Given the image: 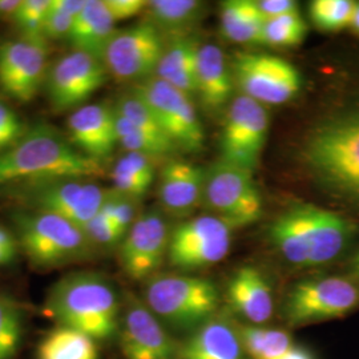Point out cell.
<instances>
[{
  "label": "cell",
  "mask_w": 359,
  "mask_h": 359,
  "mask_svg": "<svg viewBox=\"0 0 359 359\" xmlns=\"http://www.w3.org/2000/svg\"><path fill=\"white\" fill-rule=\"evenodd\" d=\"M103 164L81 154L59 129L40 123L0 154V189L59 179H90Z\"/></svg>",
  "instance_id": "obj_1"
},
{
  "label": "cell",
  "mask_w": 359,
  "mask_h": 359,
  "mask_svg": "<svg viewBox=\"0 0 359 359\" xmlns=\"http://www.w3.org/2000/svg\"><path fill=\"white\" fill-rule=\"evenodd\" d=\"M353 226L346 218L311 204L290 206L269 228L271 244L299 268L332 262L346 248Z\"/></svg>",
  "instance_id": "obj_2"
},
{
  "label": "cell",
  "mask_w": 359,
  "mask_h": 359,
  "mask_svg": "<svg viewBox=\"0 0 359 359\" xmlns=\"http://www.w3.org/2000/svg\"><path fill=\"white\" fill-rule=\"evenodd\" d=\"M46 311L62 327L95 341L111 338L120 326V302L114 285L93 271L69 273L52 285Z\"/></svg>",
  "instance_id": "obj_3"
},
{
  "label": "cell",
  "mask_w": 359,
  "mask_h": 359,
  "mask_svg": "<svg viewBox=\"0 0 359 359\" xmlns=\"http://www.w3.org/2000/svg\"><path fill=\"white\" fill-rule=\"evenodd\" d=\"M304 158L323 187L359 203V109L334 116L314 129Z\"/></svg>",
  "instance_id": "obj_4"
},
{
  "label": "cell",
  "mask_w": 359,
  "mask_h": 359,
  "mask_svg": "<svg viewBox=\"0 0 359 359\" xmlns=\"http://www.w3.org/2000/svg\"><path fill=\"white\" fill-rule=\"evenodd\" d=\"M144 302L160 321L180 330H197L215 318L219 293L203 277L154 274L145 285Z\"/></svg>",
  "instance_id": "obj_5"
},
{
  "label": "cell",
  "mask_w": 359,
  "mask_h": 359,
  "mask_svg": "<svg viewBox=\"0 0 359 359\" xmlns=\"http://www.w3.org/2000/svg\"><path fill=\"white\" fill-rule=\"evenodd\" d=\"M19 248L38 268H57L87 258L92 243L83 228L56 215L23 210L13 215Z\"/></svg>",
  "instance_id": "obj_6"
},
{
  "label": "cell",
  "mask_w": 359,
  "mask_h": 359,
  "mask_svg": "<svg viewBox=\"0 0 359 359\" xmlns=\"http://www.w3.org/2000/svg\"><path fill=\"white\" fill-rule=\"evenodd\" d=\"M27 210H36L65 218L80 228L95 217L103 206L108 191L90 179H59L6 188Z\"/></svg>",
  "instance_id": "obj_7"
},
{
  "label": "cell",
  "mask_w": 359,
  "mask_h": 359,
  "mask_svg": "<svg viewBox=\"0 0 359 359\" xmlns=\"http://www.w3.org/2000/svg\"><path fill=\"white\" fill-rule=\"evenodd\" d=\"M359 305V286L351 278L318 277L295 283L283 302V320L290 326L339 318Z\"/></svg>",
  "instance_id": "obj_8"
},
{
  "label": "cell",
  "mask_w": 359,
  "mask_h": 359,
  "mask_svg": "<svg viewBox=\"0 0 359 359\" xmlns=\"http://www.w3.org/2000/svg\"><path fill=\"white\" fill-rule=\"evenodd\" d=\"M204 197L215 216L233 229L250 225L262 216V198L253 172L222 160L206 172Z\"/></svg>",
  "instance_id": "obj_9"
},
{
  "label": "cell",
  "mask_w": 359,
  "mask_h": 359,
  "mask_svg": "<svg viewBox=\"0 0 359 359\" xmlns=\"http://www.w3.org/2000/svg\"><path fill=\"white\" fill-rule=\"evenodd\" d=\"M231 228L217 216H200L181 222L170 233L168 259L182 270L212 266L228 256Z\"/></svg>",
  "instance_id": "obj_10"
},
{
  "label": "cell",
  "mask_w": 359,
  "mask_h": 359,
  "mask_svg": "<svg viewBox=\"0 0 359 359\" xmlns=\"http://www.w3.org/2000/svg\"><path fill=\"white\" fill-rule=\"evenodd\" d=\"M269 114L265 105L241 95L226 112L221 135L222 161L255 173L266 144Z\"/></svg>",
  "instance_id": "obj_11"
},
{
  "label": "cell",
  "mask_w": 359,
  "mask_h": 359,
  "mask_svg": "<svg viewBox=\"0 0 359 359\" xmlns=\"http://www.w3.org/2000/svg\"><path fill=\"white\" fill-rule=\"evenodd\" d=\"M108 71L100 59L72 50L50 65L44 90L52 108L57 112L75 111L100 90Z\"/></svg>",
  "instance_id": "obj_12"
},
{
  "label": "cell",
  "mask_w": 359,
  "mask_h": 359,
  "mask_svg": "<svg viewBox=\"0 0 359 359\" xmlns=\"http://www.w3.org/2000/svg\"><path fill=\"white\" fill-rule=\"evenodd\" d=\"M148 104L172 142L188 152L204 145V129L191 102V96L157 76L147 79L135 88Z\"/></svg>",
  "instance_id": "obj_13"
},
{
  "label": "cell",
  "mask_w": 359,
  "mask_h": 359,
  "mask_svg": "<svg viewBox=\"0 0 359 359\" xmlns=\"http://www.w3.org/2000/svg\"><path fill=\"white\" fill-rule=\"evenodd\" d=\"M234 74L245 96L262 105L290 102L302 84L294 65L268 53H238Z\"/></svg>",
  "instance_id": "obj_14"
},
{
  "label": "cell",
  "mask_w": 359,
  "mask_h": 359,
  "mask_svg": "<svg viewBox=\"0 0 359 359\" xmlns=\"http://www.w3.org/2000/svg\"><path fill=\"white\" fill-rule=\"evenodd\" d=\"M164 51L161 32L149 20L140 22L116 31L104 51L103 63L117 80H142L156 72Z\"/></svg>",
  "instance_id": "obj_15"
},
{
  "label": "cell",
  "mask_w": 359,
  "mask_h": 359,
  "mask_svg": "<svg viewBox=\"0 0 359 359\" xmlns=\"http://www.w3.org/2000/svg\"><path fill=\"white\" fill-rule=\"evenodd\" d=\"M48 46L44 40L19 36L0 43V90L19 103H31L50 68Z\"/></svg>",
  "instance_id": "obj_16"
},
{
  "label": "cell",
  "mask_w": 359,
  "mask_h": 359,
  "mask_svg": "<svg viewBox=\"0 0 359 359\" xmlns=\"http://www.w3.org/2000/svg\"><path fill=\"white\" fill-rule=\"evenodd\" d=\"M120 346L126 359H180L179 345L151 309L128 297L120 321Z\"/></svg>",
  "instance_id": "obj_17"
},
{
  "label": "cell",
  "mask_w": 359,
  "mask_h": 359,
  "mask_svg": "<svg viewBox=\"0 0 359 359\" xmlns=\"http://www.w3.org/2000/svg\"><path fill=\"white\" fill-rule=\"evenodd\" d=\"M170 233L160 212L140 215L120 246V262L130 278L142 281L154 277L168 256Z\"/></svg>",
  "instance_id": "obj_18"
},
{
  "label": "cell",
  "mask_w": 359,
  "mask_h": 359,
  "mask_svg": "<svg viewBox=\"0 0 359 359\" xmlns=\"http://www.w3.org/2000/svg\"><path fill=\"white\" fill-rule=\"evenodd\" d=\"M67 136L87 157L103 164L117 142L116 112L104 104H86L71 112L67 120Z\"/></svg>",
  "instance_id": "obj_19"
},
{
  "label": "cell",
  "mask_w": 359,
  "mask_h": 359,
  "mask_svg": "<svg viewBox=\"0 0 359 359\" xmlns=\"http://www.w3.org/2000/svg\"><path fill=\"white\" fill-rule=\"evenodd\" d=\"M206 172L192 163L172 160L163 168L158 182V197L170 213H191L204 197Z\"/></svg>",
  "instance_id": "obj_20"
},
{
  "label": "cell",
  "mask_w": 359,
  "mask_h": 359,
  "mask_svg": "<svg viewBox=\"0 0 359 359\" xmlns=\"http://www.w3.org/2000/svg\"><path fill=\"white\" fill-rule=\"evenodd\" d=\"M226 298L231 309L250 325H264L273 317V292L257 268L243 266L237 270L228 283Z\"/></svg>",
  "instance_id": "obj_21"
},
{
  "label": "cell",
  "mask_w": 359,
  "mask_h": 359,
  "mask_svg": "<svg viewBox=\"0 0 359 359\" xmlns=\"http://www.w3.org/2000/svg\"><path fill=\"white\" fill-rule=\"evenodd\" d=\"M180 359H248L240 334L225 318H212L181 345Z\"/></svg>",
  "instance_id": "obj_22"
},
{
  "label": "cell",
  "mask_w": 359,
  "mask_h": 359,
  "mask_svg": "<svg viewBox=\"0 0 359 359\" xmlns=\"http://www.w3.org/2000/svg\"><path fill=\"white\" fill-rule=\"evenodd\" d=\"M115 25L104 0H86L67 40L75 51L86 52L103 62L104 51L117 31Z\"/></svg>",
  "instance_id": "obj_23"
},
{
  "label": "cell",
  "mask_w": 359,
  "mask_h": 359,
  "mask_svg": "<svg viewBox=\"0 0 359 359\" xmlns=\"http://www.w3.org/2000/svg\"><path fill=\"white\" fill-rule=\"evenodd\" d=\"M196 79V93L208 109L218 111L229 102L233 90L231 75L219 47L215 44L198 47Z\"/></svg>",
  "instance_id": "obj_24"
},
{
  "label": "cell",
  "mask_w": 359,
  "mask_h": 359,
  "mask_svg": "<svg viewBox=\"0 0 359 359\" xmlns=\"http://www.w3.org/2000/svg\"><path fill=\"white\" fill-rule=\"evenodd\" d=\"M198 46L191 39L179 38L165 48L156 69V76L191 96L197 90Z\"/></svg>",
  "instance_id": "obj_25"
},
{
  "label": "cell",
  "mask_w": 359,
  "mask_h": 359,
  "mask_svg": "<svg viewBox=\"0 0 359 359\" xmlns=\"http://www.w3.org/2000/svg\"><path fill=\"white\" fill-rule=\"evenodd\" d=\"M221 29L234 43H256L261 39L265 18L253 0H229L221 4Z\"/></svg>",
  "instance_id": "obj_26"
},
{
  "label": "cell",
  "mask_w": 359,
  "mask_h": 359,
  "mask_svg": "<svg viewBox=\"0 0 359 359\" xmlns=\"http://www.w3.org/2000/svg\"><path fill=\"white\" fill-rule=\"evenodd\" d=\"M154 158L136 152H126L111 172L114 191L132 198H140L154 180Z\"/></svg>",
  "instance_id": "obj_27"
},
{
  "label": "cell",
  "mask_w": 359,
  "mask_h": 359,
  "mask_svg": "<svg viewBox=\"0 0 359 359\" xmlns=\"http://www.w3.org/2000/svg\"><path fill=\"white\" fill-rule=\"evenodd\" d=\"M38 359H99V350L88 335L59 326L40 341Z\"/></svg>",
  "instance_id": "obj_28"
},
{
  "label": "cell",
  "mask_w": 359,
  "mask_h": 359,
  "mask_svg": "<svg viewBox=\"0 0 359 359\" xmlns=\"http://www.w3.org/2000/svg\"><path fill=\"white\" fill-rule=\"evenodd\" d=\"M151 23L160 32L180 34L198 19L203 3L197 0H154L148 1Z\"/></svg>",
  "instance_id": "obj_29"
},
{
  "label": "cell",
  "mask_w": 359,
  "mask_h": 359,
  "mask_svg": "<svg viewBox=\"0 0 359 359\" xmlns=\"http://www.w3.org/2000/svg\"><path fill=\"white\" fill-rule=\"evenodd\" d=\"M248 357L252 359H278L293 347L290 334L278 329L244 325L237 329Z\"/></svg>",
  "instance_id": "obj_30"
},
{
  "label": "cell",
  "mask_w": 359,
  "mask_h": 359,
  "mask_svg": "<svg viewBox=\"0 0 359 359\" xmlns=\"http://www.w3.org/2000/svg\"><path fill=\"white\" fill-rule=\"evenodd\" d=\"M116 112V111H115ZM116 132L117 142L127 151L136 154H145L152 158L163 157L175 152L176 147L168 142H160L154 136L148 135L136 126H133L127 118L116 112Z\"/></svg>",
  "instance_id": "obj_31"
},
{
  "label": "cell",
  "mask_w": 359,
  "mask_h": 359,
  "mask_svg": "<svg viewBox=\"0 0 359 359\" xmlns=\"http://www.w3.org/2000/svg\"><path fill=\"white\" fill-rule=\"evenodd\" d=\"M23 337V313L11 295L0 293V359H13Z\"/></svg>",
  "instance_id": "obj_32"
},
{
  "label": "cell",
  "mask_w": 359,
  "mask_h": 359,
  "mask_svg": "<svg viewBox=\"0 0 359 359\" xmlns=\"http://www.w3.org/2000/svg\"><path fill=\"white\" fill-rule=\"evenodd\" d=\"M306 29L308 26L301 13L283 15L265 20L259 41L273 47H294L302 43Z\"/></svg>",
  "instance_id": "obj_33"
},
{
  "label": "cell",
  "mask_w": 359,
  "mask_h": 359,
  "mask_svg": "<svg viewBox=\"0 0 359 359\" xmlns=\"http://www.w3.org/2000/svg\"><path fill=\"white\" fill-rule=\"evenodd\" d=\"M115 111L118 115L123 116L124 118L130 121L133 126H136L137 128H140L144 132H147L148 135L154 136V139L175 145L172 140L168 137L167 133L164 132V129L161 127V124L158 123L152 108L135 92L121 97Z\"/></svg>",
  "instance_id": "obj_34"
},
{
  "label": "cell",
  "mask_w": 359,
  "mask_h": 359,
  "mask_svg": "<svg viewBox=\"0 0 359 359\" xmlns=\"http://www.w3.org/2000/svg\"><path fill=\"white\" fill-rule=\"evenodd\" d=\"M355 8L351 0H316L310 4V16L322 29L338 31L351 26Z\"/></svg>",
  "instance_id": "obj_35"
},
{
  "label": "cell",
  "mask_w": 359,
  "mask_h": 359,
  "mask_svg": "<svg viewBox=\"0 0 359 359\" xmlns=\"http://www.w3.org/2000/svg\"><path fill=\"white\" fill-rule=\"evenodd\" d=\"M86 0H51L47 15L46 40H67Z\"/></svg>",
  "instance_id": "obj_36"
},
{
  "label": "cell",
  "mask_w": 359,
  "mask_h": 359,
  "mask_svg": "<svg viewBox=\"0 0 359 359\" xmlns=\"http://www.w3.org/2000/svg\"><path fill=\"white\" fill-rule=\"evenodd\" d=\"M50 4L51 0H22V4L13 20L20 34L19 36L47 41L44 29Z\"/></svg>",
  "instance_id": "obj_37"
},
{
  "label": "cell",
  "mask_w": 359,
  "mask_h": 359,
  "mask_svg": "<svg viewBox=\"0 0 359 359\" xmlns=\"http://www.w3.org/2000/svg\"><path fill=\"white\" fill-rule=\"evenodd\" d=\"M137 200L126 194L108 191L107 198L102 206V212L112 221L116 229L124 238L137 216Z\"/></svg>",
  "instance_id": "obj_38"
},
{
  "label": "cell",
  "mask_w": 359,
  "mask_h": 359,
  "mask_svg": "<svg viewBox=\"0 0 359 359\" xmlns=\"http://www.w3.org/2000/svg\"><path fill=\"white\" fill-rule=\"evenodd\" d=\"M23 120L0 97V154L10 149L26 133Z\"/></svg>",
  "instance_id": "obj_39"
},
{
  "label": "cell",
  "mask_w": 359,
  "mask_h": 359,
  "mask_svg": "<svg viewBox=\"0 0 359 359\" xmlns=\"http://www.w3.org/2000/svg\"><path fill=\"white\" fill-rule=\"evenodd\" d=\"M92 245L99 246H112L123 241L121 234L116 229L112 221L100 210L95 217L90 219L84 228Z\"/></svg>",
  "instance_id": "obj_40"
},
{
  "label": "cell",
  "mask_w": 359,
  "mask_h": 359,
  "mask_svg": "<svg viewBox=\"0 0 359 359\" xmlns=\"http://www.w3.org/2000/svg\"><path fill=\"white\" fill-rule=\"evenodd\" d=\"M108 11L112 15L116 22L126 20L132 16L142 13L148 7V1L145 0H104Z\"/></svg>",
  "instance_id": "obj_41"
},
{
  "label": "cell",
  "mask_w": 359,
  "mask_h": 359,
  "mask_svg": "<svg viewBox=\"0 0 359 359\" xmlns=\"http://www.w3.org/2000/svg\"><path fill=\"white\" fill-rule=\"evenodd\" d=\"M257 4L265 20L280 18L289 13H299L298 4L294 0H261L257 1Z\"/></svg>",
  "instance_id": "obj_42"
},
{
  "label": "cell",
  "mask_w": 359,
  "mask_h": 359,
  "mask_svg": "<svg viewBox=\"0 0 359 359\" xmlns=\"http://www.w3.org/2000/svg\"><path fill=\"white\" fill-rule=\"evenodd\" d=\"M19 250L16 236L0 225V266L10 265L15 261Z\"/></svg>",
  "instance_id": "obj_43"
},
{
  "label": "cell",
  "mask_w": 359,
  "mask_h": 359,
  "mask_svg": "<svg viewBox=\"0 0 359 359\" xmlns=\"http://www.w3.org/2000/svg\"><path fill=\"white\" fill-rule=\"evenodd\" d=\"M20 4L22 0H0V20L13 22Z\"/></svg>",
  "instance_id": "obj_44"
},
{
  "label": "cell",
  "mask_w": 359,
  "mask_h": 359,
  "mask_svg": "<svg viewBox=\"0 0 359 359\" xmlns=\"http://www.w3.org/2000/svg\"><path fill=\"white\" fill-rule=\"evenodd\" d=\"M278 359H316L314 355L304 347L293 346Z\"/></svg>",
  "instance_id": "obj_45"
},
{
  "label": "cell",
  "mask_w": 359,
  "mask_h": 359,
  "mask_svg": "<svg viewBox=\"0 0 359 359\" xmlns=\"http://www.w3.org/2000/svg\"><path fill=\"white\" fill-rule=\"evenodd\" d=\"M350 273H351V280H354L355 283H359V250L351 259Z\"/></svg>",
  "instance_id": "obj_46"
},
{
  "label": "cell",
  "mask_w": 359,
  "mask_h": 359,
  "mask_svg": "<svg viewBox=\"0 0 359 359\" xmlns=\"http://www.w3.org/2000/svg\"><path fill=\"white\" fill-rule=\"evenodd\" d=\"M351 27L354 28V31H357L359 34V4L357 3V8H355V13L353 16V20H351Z\"/></svg>",
  "instance_id": "obj_47"
}]
</instances>
